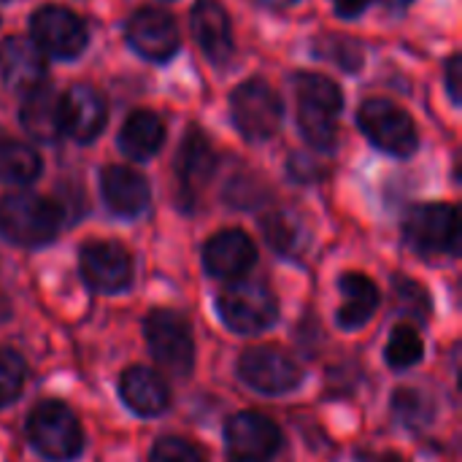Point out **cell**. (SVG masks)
Masks as SVG:
<instances>
[{
  "label": "cell",
  "instance_id": "cell-33",
  "mask_svg": "<svg viewBox=\"0 0 462 462\" xmlns=\"http://www.w3.org/2000/svg\"><path fill=\"white\" fill-rule=\"evenodd\" d=\"M260 5H271V8H282V5H290L295 0H257Z\"/></svg>",
  "mask_w": 462,
  "mask_h": 462
},
{
  "label": "cell",
  "instance_id": "cell-34",
  "mask_svg": "<svg viewBox=\"0 0 462 462\" xmlns=\"http://www.w3.org/2000/svg\"><path fill=\"white\" fill-rule=\"evenodd\" d=\"M382 462H403V457H401V455H395V452H390V455H384V457H382Z\"/></svg>",
  "mask_w": 462,
  "mask_h": 462
},
{
  "label": "cell",
  "instance_id": "cell-10",
  "mask_svg": "<svg viewBox=\"0 0 462 462\" xmlns=\"http://www.w3.org/2000/svg\"><path fill=\"white\" fill-rule=\"evenodd\" d=\"M30 32H32V43L57 60H70L81 54L89 38L84 19L62 5L38 8L30 19Z\"/></svg>",
  "mask_w": 462,
  "mask_h": 462
},
{
  "label": "cell",
  "instance_id": "cell-3",
  "mask_svg": "<svg viewBox=\"0 0 462 462\" xmlns=\"http://www.w3.org/2000/svg\"><path fill=\"white\" fill-rule=\"evenodd\" d=\"M30 447L51 462H73L84 449V430L70 406L60 401H41L27 414Z\"/></svg>",
  "mask_w": 462,
  "mask_h": 462
},
{
  "label": "cell",
  "instance_id": "cell-26",
  "mask_svg": "<svg viewBox=\"0 0 462 462\" xmlns=\"http://www.w3.org/2000/svg\"><path fill=\"white\" fill-rule=\"evenodd\" d=\"M384 357H387V365L395 371H409V368L420 365L425 357V341H422L420 330L414 325H398L387 341Z\"/></svg>",
  "mask_w": 462,
  "mask_h": 462
},
{
  "label": "cell",
  "instance_id": "cell-13",
  "mask_svg": "<svg viewBox=\"0 0 462 462\" xmlns=\"http://www.w3.org/2000/svg\"><path fill=\"white\" fill-rule=\"evenodd\" d=\"M81 276L95 292L116 295L133 284V257L116 241H89L79 254Z\"/></svg>",
  "mask_w": 462,
  "mask_h": 462
},
{
  "label": "cell",
  "instance_id": "cell-28",
  "mask_svg": "<svg viewBox=\"0 0 462 462\" xmlns=\"http://www.w3.org/2000/svg\"><path fill=\"white\" fill-rule=\"evenodd\" d=\"M27 365L14 349H0V409L14 403L24 390Z\"/></svg>",
  "mask_w": 462,
  "mask_h": 462
},
{
  "label": "cell",
  "instance_id": "cell-9",
  "mask_svg": "<svg viewBox=\"0 0 462 462\" xmlns=\"http://www.w3.org/2000/svg\"><path fill=\"white\" fill-rule=\"evenodd\" d=\"M238 376L263 395H287L300 387V365L276 346H252L238 357Z\"/></svg>",
  "mask_w": 462,
  "mask_h": 462
},
{
  "label": "cell",
  "instance_id": "cell-14",
  "mask_svg": "<svg viewBox=\"0 0 462 462\" xmlns=\"http://www.w3.org/2000/svg\"><path fill=\"white\" fill-rule=\"evenodd\" d=\"M200 260H203V268L208 276L236 282V279L246 276V271L257 263V246L244 230L230 227V230L214 233L203 244Z\"/></svg>",
  "mask_w": 462,
  "mask_h": 462
},
{
  "label": "cell",
  "instance_id": "cell-23",
  "mask_svg": "<svg viewBox=\"0 0 462 462\" xmlns=\"http://www.w3.org/2000/svg\"><path fill=\"white\" fill-rule=\"evenodd\" d=\"M165 141V125L154 111H135L119 133V149L133 160H149Z\"/></svg>",
  "mask_w": 462,
  "mask_h": 462
},
{
  "label": "cell",
  "instance_id": "cell-4",
  "mask_svg": "<svg viewBox=\"0 0 462 462\" xmlns=\"http://www.w3.org/2000/svg\"><path fill=\"white\" fill-rule=\"evenodd\" d=\"M219 319L238 336H257L279 319V300L265 282L236 279L217 298Z\"/></svg>",
  "mask_w": 462,
  "mask_h": 462
},
{
  "label": "cell",
  "instance_id": "cell-25",
  "mask_svg": "<svg viewBox=\"0 0 462 462\" xmlns=\"http://www.w3.org/2000/svg\"><path fill=\"white\" fill-rule=\"evenodd\" d=\"M263 233L265 241L271 244L273 252H279L282 257H298V252L303 249V227L295 219V214L290 211H273L263 219Z\"/></svg>",
  "mask_w": 462,
  "mask_h": 462
},
{
  "label": "cell",
  "instance_id": "cell-5",
  "mask_svg": "<svg viewBox=\"0 0 462 462\" xmlns=\"http://www.w3.org/2000/svg\"><path fill=\"white\" fill-rule=\"evenodd\" d=\"M149 352L168 376H189L195 368V338L189 322L173 309H154L143 319Z\"/></svg>",
  "mask_w": 462,
  "mask_h": 462
},
{
  "label": "cell",
  "instance_id": "cell-19",
  "mask_svg": "<svg viewBox=\"0 0 462 462\" xmlns=\"http://www.w3.org/2000/svg\"><path fill=\"white\" fill-rule=\"evenodd\" d=\"M192 35L200 51L214 62L225 65L233 57V27L227 11L217 0H198L192 8Z\"/></svg>",
  "mask_w": 462,
  "mask_h": 462
},
{
  "label": "cell",
  "instance_id": "cell-16",
  "mask_svg": "<svg viewBox=\"0 0 462 462\" xmlns=\"http://www.w3.org/2000/svg\"><path fill=\"white\" fill-rule=\"evenodd\" d=\"M127 41L130 46L154 62H162L179 51V30L176 22L157 11V8H141L127 22Z\"/></svg>",
  "mask_w": 462,
  "mask_h": 462
},
{
  "label": "cell",
  "instance_id": "cell-8",
  "mask_svg": "<svg viewBox=\"0 0 462 462\" xmlns=\"http://www.w3.org/2000/svg\"><path fill=\"white\" fill-rule=\"evenodd\" d=\"M360 130L368 135V141L395 157L414 154L420 135L414 127V119L390 100H365L357 114Z\"/></svg>",
  "mask_w": 462,
  "mask_h": 462
},
{
  "label": "cell",
  "instance_id": "cell-22",
  "mask_svg": "<svg viewBox=\"0 0 462 462\" xmlns=\"http://www.w3.org/2000/svg\"><path fill=\"white\" fill-rule=\"evenodd\" d=\"M22 127L43 143H51L62 135V108H60V95L51 87H38L27 92L24 106H22Z\"/></svg>",
  "mask_w": 462,
  "mask_h": 462
},
{
  "label": "cell",
  "instance_id": "cell-24",
  "mask_svg": "<svg viewBox=\"0 0 462 462\" xmlns=\"http://www.w3.org/2000/svg\"><path fill=\"white\" fill-rule=\"evenodd\" d=\"M41 154L14 138H0V181L30 184L41 176Z\"/></svg>",
  "mask_w": 462,
  "mask_h": 462
},
{
  "label": "cell",
  "instance_id": "cell-35",
  "mask_svg": "<svg viewBox=\"0 0 462 462\" xmlns=\"http://www.w3.org/2000/svg\"><path fill=\"white\" fill-rule=\"evenodd\" d=\"M387 5H393V8H398V5H406V3H411V0H384Z\"/></svg>",
  "mask_w": 462,
  "mask_h": 462
},
{
  "label": "cell",
  "instance_id": "cell-21",
  "mask_svg": "<svg viewBox=\"0 0 462 462\" xmlns=\"http://www.w3.org/2000/svg\"><path fill=\"white\" fill-rule=\"evenodd\" d=\"M338 290L344 298L338 306V325L346 330H357V328L368 325L379 309V300H382L376 282L368 279L365 273L349 271L338 279Z\"/></svg>",
  "mask_w": 462,
  "mask_h": 462
},
{
  "label": "cell",
  "instance_id": "cell-6",
  "mask_svg": "<svg viewBox=\"0 0 462 462\" xmlns=\"http://www.w3.org/2000/svg\"><path fill=\"white\" fill-rule=\"evenodd\" d=\"M403 238L420 254H455L460 246V214L452 203L414 206L403 219Z\"/></svg>",
  "mask_w": 462,
  "mask_h": 462
},
{
  "label": "cell",
  "instance_id": "cell-30",
  "mask_svg": "<svg viewBox=\"0 0 462 462\" xmlns=\"http://www.w3.org/2000/svg\"><path fill=\"white\" fill-rule=\"evenodd\" d=\"M152 462H206V457L192 441L179 436H165L154 444Z\"/></svg>",
  "mask_w": 462,
  "mask_h": 462
},
{
  "label": "cell",
  "instance_id": "cell-32",
  "mask_svg": "<svg viewBox=\"0 0 462 462\" xmlns=\"http://www.w3.org/2000/svg\"><path fill=\"white\" fill-rule=\"evenodd\" d=\"M330 3L336 5V11L341 16H360L374 0H330Z\"/></svg>",
  "mask_w": 462,
  "mask_h": 462
},
{
  "label": "cell",
  "instance_id": "cell-29",
  "mask_svg": "<svg viewBox=\"0 0 462 462\" xmlns=\"http://www.w3.org/2000/svg\"><path fill=\"white\" fill-rule=\"evenodd\" d=\"M393 300H395V311H401L411 319L430 317V298H428L425 287L406 276H395V298Z\"/></svg>",
  "mask_w": 462,
  "mask_h": 462
},
{
  "label": "cell",
  "instance_id": "cell-17",
  "mask_svg": "<svg viewBox=\"0 0 462 462\" xmlns=\"http://www.w3.org/2000/svg\"><path fill=\"white\" fill-rule=\"evenodd\" d=\"M0 76L5 87L32 92L46 81V57L30 38L11 35L0 46Z\"/></svg>",
  "mask_w": 462,
  "mask_h": 462
},
{
  "label": "cell",
  "instance_id": "cell-31",
  "mask_svg": "<svg viewBox=\"0 0 462 462\" xmlns=\"http://www.w3.org/2000/svg\"><path fill=\"white\" fill-rule=\"evenodd\" d=\"M460 84H462V60H460V54H455V57H449V62H447V89H449V97H452L455 103H460L462 100Z\"/></svg>",
  "mask_w": 462,
  "mask_h": 462
},
{
  "label": "cell",
  "instance_id": "cell-11",
  "mask_svg": "<svg viewBox=\"0 0 462 462\" xmlns=\"http://www.w3.org/2000/svg\"><path fill=\"white\" fill-rule=\"evenodd\" d=\"M225 444L236 462H268L282 449V428L260 411H238L225 425Z\"/></svg>",
  "mask_w": 462,
  "mask_h": 462
},
{
  "label": "cell",
  "instance_id": "cell-1",
  "mask_svg": "<svg viewBox=\"0 0 462 462\" xmlns=\"http://www.w3.org/2000/svg\"><path fill=\"white\" fill-rule=\"evenodd\" d=\"M298 125L306 143L317 152L336 149L338 141V114L344 106L341 89L322 73H298Z\"/></svg>",
  "mask_w": 462,
  "mask_h": 462
},
{
  "label": "cell",
  "instance_id": "cell-15",
  "mask_svg": "<svg viewBox=\"0 0 462 462\" xmlns=\"http://www.w3.org/2000/svg\"><path fill=\"white\" fill-rule=\"evenodd\" d=\"M60 108H62V133L81 143L95 141L108 119L106 97L89 84H73L60 97Z\"/></svg>",
  "mask_w": 462,
  "mask_h": 462
},
{
  "label": "cell",
  "instance_id": "cell-7",
  "mask_svg": "<svg viewBox=\"0 0 462 462\" xmlns=\"http://www.w3.org/2000/svg\"><path fill=\"white\" fill-rule=\"evenodd\" d=\"M230 114L244 138L268 141L282 127L284 108H282V100L273 92V87H268L260 79H252V81H244L236 87L233 97H230Z\"/></svg>",
  "mask_w": 462,
  "mask_h": 462
},
{
  "label": "cell",
  "instance_id": "cell-12",
  "mask_svg": "<svg viewBox=\"0 0 462 462\" xmlns=\"http://www.w3.org/2000/svg\"><path fill=\"white\" fill-rule=\"evenodd\" d=\"M217 173V152L206 133L192 127L176 154V184H179V206L192 211L200 200L203 189Z\"/></svg>",
  "mask_w": 462,
  "mask_h": 462
},
{
  "label": "cell",
  "instance_id": "cell-18",
  "mask_svg": "<svg viewBox=\"0 0 462 462\" xmlns=\"http://www.w3.org/2000/svg\"><path fill=\"white\" fill-rule=\"evenodd\" d=\"M100 189H103L106 206L116 217L143 214L149 206V198H152L146 176L138 173L135 168H127V165H108L100 173Z\"/></svg>",
  "mask_w": 462,
  "mask_h": 462
},
{
  "label": "cell",
  "instance_id": "cell-20",
  "mask_svg": "<svg viewBox=\"0 0 462 462\" xmlns=\"http://www.w3.org/2000/svg\"><path fill=\"white\" fill-rule=\"evenodd\" d=\"M119 395L125 406L138 417H160L171 406V390L165 379L143 365H133L119 376Z\"/></svg>",
  "mask_w": 462,
  "mask_h": 462
},
{
  "label": "cell",
  "instance_id": "cell-27",
  "mask_svg": "<svg viewBox=\"0 0 462 462\" xmlns=\"http://www.w3.org/2000/svg\"><path fill=\"white\" fill-rule=\"evenodd\" d=\"M393 411L409 428H420V425H428L433 420V403L428 401V395H422L417 390H409V387L395 390Z\"/></svg>",
  "mask_w": 462,
  "mask_h": 462
},
{
  "label": "cell",
  "instance_id": "cell-2",
  "mask_svg": "<svg viewBox=\"0 0 462 462\" xmlns=\"http://www.w3.org/2000/svg\"><path fill=\"white\" fill-rule=\"evenodd\" d=\"M62 227L60 203L35 195V192H14L0 200V233L27 249L46 246L57 238Z\"/></svg>",
  "mask_w": 462,
  "mask_h": 462
}]
</instances>
